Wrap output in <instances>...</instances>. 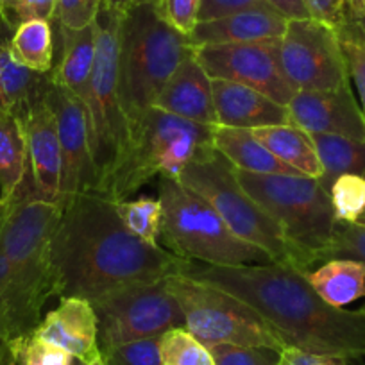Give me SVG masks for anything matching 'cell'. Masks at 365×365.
<instances>
[{
    "mask_svg": "<svg viewBox=\"0 0 365 365\" xmlns=\"http://www.w3.org/2000/svg\"><path fill=\"white\" fill-rule=\"evenodd\" d=\"M52 237L59 297L96 301L115 290L181 274L190 259L140 240L122 224L117 202L84 192L63 202Z\"/></svg>",
    "mask_w": 365,
    "mask_h": 365,
    "instance_id": "cell-1",
    "label": "cell"
},
{
    "mask_svg": "<svg viewBox=\"0 0 365 365\" xmlns=\"http://www.w3.org/2000/svg\"><path fill=\"white\" fill-rule=\"evenodd\" d=\"M182 276L233 294L255 308L287 347L324 356L365 358V314L326 303L307 272L292 267H219L188 262Z\"/></svg>",
    "mask_w": 365,
    "mask_h": 365,
    "instance_id": "cell-2",
    "label": "cell"
},
{
    "mask_svg": "<svg viewBox=\"0 0 365 365\" xmlns=\"http://www.w3.org/2000/svg\"><path fill=\"white\" fill-rule=\"evenodd\" d=\"M63 206L40 199L31 172L9 201H0V237L11 270L9 342L33 335L51 297H59L52 237Z\"/></svg>",
    "mask_w": 365,
    "mask_h": 365,
    "instance_id": "cell-3",
    "label": "cell"
},
{
    "mask_svg": "<svg viewBox=\"0 0 365 365\" xmlns=\"http://www.w3.org/2000/svg\"><path fill=\"white\" fill-rule=\"evenodd\" d=\"M179 182L205 199L240 240L262 249L272 263L301 272L314 269L310 256L289 240L269 213L244 190L235 167L210 143L201 145L179 175Z\"/></svg>",
    "mask_w": 365,
    "mask_h": 365,
    "instance_id": "cell-4",
    "label": "cell"
},
{
    "mask_svg": "<svg viewBox=\"0 0 365 365\" xmlns=\"http://www.w3.org/2000/svg\"><path fill=\"white\" fill-rule=\"evenodd\" d=\"M194 45L178 33L150 4H135L124 13L120 27L118 77L125 117L131 129L153 108L160 91Z\"/></svg>",
    "mask_w": 365,
    "mask_h": 365,
    "instance_id": "cell-5",
    "label": "cell"
},
{
    "mask_svg": "<svg viewBox=\"0 0 365 365\" xmlns=\"http://www.w3.org/2000/svg\"><path fill=\"white\" fill-rule=\"evenodd\" d=\"M124 13L101 6L96 27V65L83 104L88 118L96 192L101 194L129 145V124L120 96L118 54Z\"/></svg>",
    "mask_w": 365,
    "mask_h": 365,
    "instance_id": "cell-6",
    "label": "cell"
},
{
    "mask_svg": "<svg viewBox=\"0 0 365 365\" xmlns=\"http://www.w3.org/2000/svg\"><path fill=\"white\" fill-rule=\"evenodd\" d=\"M210 136L212 125L195 124L150 108L133 125L124 158L101 194L122 202L150 179H179L199 147L210 143Z\"/></svg>",
    "mask_w": 365,
    "mask_h": 365,
    "instance_id": "cell-7",
    "label": "cell"
},
{
    "mask_svg": "<svg viewBox=\"0 0 365 365\" xmlns=\"http://www.w3.org/2000/svg\"><path fill=\"white\" fill-rule=\"evenodd\" d=\"M161 238L165 247L190 262L219 267L267 265L272 259L231 233L215 210L182 187L179 179H160Z\"/></svg>",
    "mask_w": 365,
    "mask_h": 365,
    "instance_id": "cell-8",
    "label": "cell"
},
{
    "mask_svg": "<svg viewBox=\"0 0 365 365\" xmlns=\"http://www.w3.org/2000/svg\"><path fill=\"white\" fill-rule=\"evenodd\" d=\"M235 172L244 190L317 267L315 255L339 226L328 188L308 175L251 174L237 168Z\"/></svg>",
    "mask_w": 365,
    "mask_h": 365,
    "instance_id": "cell-9",
    "label": "cell"
},
{
    "mask_svg": "<svg viewBox=\"0 0 365 365\" xmlns=\"http://www.w3.org/2000/svg\"><path fill=\"white\" fill-rule=\"evenodd\" d=\"M167 287L185 315V328L206 347H270L283 351L285 342L252 307L233 294L195 282L182 274L167 278Z\"/></svg>",
    "mask_w": 365,
    "mask_h": 365,
    "instance_id": "cell-10",
    "label": "cell"
},
{
    "mask_svg": "<svg viewBox=\"0 0 365 365\" xmlns=\"http://www.w3.org/2000/svg\"><path fill=\"white\" fill-rule=\"evenodd\" d=\"M90 303L97 315L101 353L185 326V315L167 279L115 290Z\"/></svg>",
    "mask_w": 365,
    "mask_h": 365,
    "instance_id": "cell-11",
    "label": "cell"
},
{
    "mask_svg": "<svg viewBox=\"0 0 365 365\" xmlns=\"http://www.w3.org/2000/svg\"><path fill=\"white\" fill-rule=\"evenodd\" d=\"M279 61L296 91L335 90L349 83L336 29L314 19L289 20L279 40Z\"/></svg>",
    "mask_w": 365,
    "mask_h": 365,
    "instance_id": "cell-12",
    "label": "cell"
},
{
    "mask_svg": "<svg viewBox=\"0 0 365 365\" xmlns=\"http://www.w3.org/2000/svg\"><path fill=\"white\" fill-rule=\"evenodd\" d=\"M279 40L199 45L194 47V58L212 79L244 84L289 106L296 90L282 68Z\"/></svg>",
    "mask_w": 365,
    "mask_h": 365,
    "instance_id": "cell-13",
    "label": "cell"
},
{
    "mask_svg": "<svg viewBox=\"0 0 365 365\" xmlns=\"http://www.w3.org/2000/svg\"><path fill=\"white\" fill-rule=\"evenodd\" d=\"M47 104L56 118L61 149V195L59 205L84 192H96V170L91 158L88 118L79 97L51 84Z\"/></svg>",
    "mask_w": 365,
    "mask_h": 365,
    "instance_id": "cell-14",
    "label": "cell"
},
{
    "mask_svg": "<svg viewBox=\"0 0 365 365\" xmlns=\"http://www.w3.org/2000/svg\"><path fill=\"white\" fill-rule=\"evenodd\" d=\"M290 122L307 133L365 142V120L349 83L335 90L296 91L287 106Z\"/></svg>",
    "mask_w": 365,
    "mask_h": 365,
    "instance_id": "cell-15",
    "label": "cell"
},
{
    "mask_svg": "<svg viewBox=\"0 0 365 365\" xmlns=\"http://www.w3.org/2000/svg\"><path fill=\"white\" fill-rule=\"evenodd\" d=\"M33 336L63 347L83 364H101L97 315L93 304L83 297H59L58 308L41 319Z\"/></svg>",
    "mask_w": 365,
    "mask_h": 365,
    "instance_id": "cell-16",
    "label": "cell"
},
{
    "mask_svg": "<svg viewBox=\"0 0 365 365\" xmlns=\"http://www.w3.org/2000/svg\"><path fill=\"white\" fill-rule=\"evenodd\" d=\"M27 140L29 172L40 199L59 202L61 195V149L58 128L47 99L34 104L22 118Z\"/></svg>",
    "mask_w": 365,
    "mask_h": 365,
    "instance_id": "cell-17",
    "label": "cell"
},
{
    "mask_svg": "<svg viewBox=\"0 0 365 365\" xmlns=\"http://www.w3.org/2000/svg\"><path fill=\"white\" fill-rule=\"evenodd\" d=\"M153 108L195 124H217L212 77L199 65L194 54L188 56L172 73Z\"/></svg>",
    "mask_w": 365,
    "mask_h": 365,
    "instance_id": "cell-18",
    "label": "cell"
},
{
    "mask_svg": "<svg viewBox=\"0 0 365 365\" xmlns=\"http://www.w3.org/2000/svg\"><path fill=\"white\" fill-rule=\"evenodd\" d=\"M289 20L267 4L240 9L212 20H201L188 40L194 47L217 43H245V41L279 40L285 34Z\"/></svg>",
    "mask_w": 365,
    "mask_h": 365,
    "instance_id": "cell-19",
    "label": "cell"
},
{
    "mask_svg": "<svg viewBox=\"0 0 365 365\" xmlns=\"http://www.w3.org/2000/svg\"><path fill=\"white\" fill-rule=\"evenodd\" d=\"M212 91L219 125L258 129L265 125L292 124L287 106L244 84L212 79Z\"/></svg>",
    "mask_w": 365,
    "mask_h": 365,
    "instance_id": "cell-20",
    "label": "cell"
},
{
    "mask_svg": "<svg viewBox=\"0 0 365 365\" xmlns=\"http://www.w3.org/2000/svg\"><path fill=\"white\" fill-rule=\"evenodd\" d=\"M59 29H61V56L54 63L51 72L52 83L59 88H65L83 101L96 65V27L91 24L79 31L65 29V27Z\"/></svg>",
    "mask_w": 365,
    "mask_h": 365,
    "instance_id": "cell-21",
    "label": "cell"
},
{
    "mask_svg": "<svg viewBox=\"0 0 365 365\" xmlns=\"http://www.w3.org/2000/svg\"><path fill=\"white\" fill-rule=\"evenodd\" d=\"M51 73L26 68L13 58L9 41L0 40V108L22 120L34 104L47 97Z\"/></svg>",
    "mask_w": 365,
    "mask_h": 365,
    "instance_id": "cell-22",
    "label": "cell"
},
{
    "mask_svg": "<svg viewBox=\"0 0 365 365\" xmlns=\"http://www.w3.org/2000/svg\"><path fill=\"white\" fill-rule=\"evenodd\" d=\"M210 145L222 154L237 170L251 174H297L274 156L252 135L251 129L212 125Z\"/></svg>",
    "mask_w": 365,
    "mask_h": 365,
    "instance_id": "cell-23",
    "label": "cell"
},
{
    "mask_svg": "<svg viewBox=\"0 0 365 365\" xmlns=\"http://www.w3.org/2000/svg\"><path fill=\"white\" fill-rule=\"evenodd\" d=\"M259 143L297 174L321 179L322 167L310 133L294 124L251 129Z\"/></svg>",
    "mask_w": 365,
    "mask_h": 365,
    "instance_id": "cell-24",
    "label": "cell"
},
{
    "mask_svg": "<svg viewBox=\"0 0 365 365\" xmlns=\"http://www.w3.org/2000/svg\"><path fill=\"white\" fill-rule=\"evenodd\" d=\"M307 278L331 307L344 308L365 297V267L351 259H328L307 272Z\"/></svg>",
    "mask_w": 365,
    "mask_h": 365,
    "instance_id": "cell-25",
    "label": "cell"
},
{
    "mask_svg": "<svg viewBox=\"0 0 365 365\" xmlns=\"http://www.w3.org/2000/svg\"><path fill=\"white\" fill-rule=\"evenodd\" d=\"M29 174L26 129L16 115L0 108V201H9Z\"/></svg>",
    "mask_w": 365,
    "mask_h": 365,
    "instance_id": "cell-26",
    "label": "cell"
},
{
    "mask_svg": "<svg viewBox=\"0 0 365 365\" xmlns=\"http://www.w3.org/2000/svg\"><path fill=\"white\" fill-rule=\"evenodd\" d=\"M310 136L322 167V175L319 181L328 190L333 181L344 174H356L365 178V142L339 135H321V133H314Z\"/></svg>",
    "mask_w": 365,
    "mask_h": 365,
    "instance_id": "cell-27",
    "label": "cell"
},
{
    "mask_svg": "<svg viewBox=\"0 0 365 365\" xmlns=\"http://www.w3.org/2000/svg\"><path fill=\"white\" fill-rule=\"evenodd\" d=\"M9 51L26 68L38 73H51L56 61L52 22L27 20L19 24L9 38Z\"/></svg>",
    "mask_w": 365,
    "mask_h": 365,
    "instance_id": "cell-28",
    "label": "cell"
},
{
    "mask_svg": "<svg viewBox=\"0 0 365 365\" xmlns=\"http://www.w3.org/2000/svg\"><path fill=\"white\" fill-rule=\"evenodd\" d=\"M336 34L346 58L349 81L354 84L358 106L365 120V22L349 15L342 26L336 27Z\"/></svg>",
    "mask_w": 365,
    "mask_h": 365,
    "instance_id": "cell-29",
    "label": "cell"
},
{
    "mask_svg": "<svg viewBox=\"0 0 365 365\" xmlns=\"http://www.w3.org/2000/svg\"><path fill=\"white\" fill-rule=\"evenodd\" d=\"M122 224L140 240L158 245L161 238V202L156 197H138L117 202Z\"/></svg>",
    "mask_w": 365,
    "mask_h": 365,
    "instance_id": "cell-30",
    "label": "cell"
},
{
    "mask_svg": "<svg viewBox=\"0 0 365 365\" xmlns=\"http://www.w3.org/2000/svg\"><path fill=\"white\" fill-rule=\"evenodd\" d=\"M163 365H215L210 347L199 342L185 326L168 329L160 336Z\"/></svg>",
    "mask_w": 365,
    "mask_h": 365,
    "instance_id": "cell-31",
    "label": "cell"
},
{
    "mask_svg": "<svg viewBox=\"0 0 365 365\" xmlns=\"http://www.w3.org/2000/svg\"><path fill=\"white\" fill-rule=\"evenodd\" d=\"M333 212L336 222H358L365 210V178L356 174H344L329 187Z\"/></svg>",
    "mask_w": 365,
    "mask_h": 365,
    "instance_id": "cell-32",
    "label": "cell"
},
{
    "mask_svg": "<svg viewBox=\"0 0 365 365\" xmlns=\"http://www.w3.org/2000/svg\"><path fill=\"white\" fill-rule=\"evenodd\" d=\"M328 259H351L365 267V224L339 222L328 244L315 255V265Z\"/></svg>",
    "mask_w": 365,
    "mask_h": 365,
    "instance_id": "cell-33",
    "label": "cell"
},
{
    "mask_svg": "<svg viewBox=\"0 0 365 365\" xmlns=\"http://www.w3.org/2000/svg\"><path fill=\"white\" fill-rule=\"evenodd\" d=\"M101 365H163L160 336L135 340L101 353Z\"/></svg>",
    "mask_w": 365,
    "mask_h": 365,
    "instance_id": "cell-34",
    "label": "cell"
},
{
    "mask_svg": "<svg viewBox=\"0 0 365 365\" xmlns=\"http://www.w3.org/2000/svg\"><path fill=\"white\" fill-rule=\"evenodd\" d=\"M215 365H279L282 351L270 347H251L233 346V344H220L210 347Z\"/></svg>",
    "mask_w": 365,
    "mask_h": 365,
    "instance_id": "cell-35",
    "label": "cell"
},
{
    "mask_svg": "<svg viewBox=\"0 0 365 365\" xmlns=\"http://www.w3.org/2000/svg\"><path fill=\"white\" fill-rule=\"evenodd\" d=\"M202 0H160L156 6L161 19L178 33L190 36L199 22Z\"/></svg>",
    "mask_w": 365,
    "mask_h": 365,
    "instance_id": "cell-36",
    "label": "cell"
},
{
    "mask_svg": "<svg viewBox=\"0 0 365 365\" xmlns=\"http://www.w3.org/2000/svg\"><path fill=\"white\" fill-rule=\"evenodd\" d=\"M103 0H58L56 22L65 29L79 31L96 22Z\"/></svg>",
    "mask_w": 365,
    "mask_h": 365,
    "instance_id": "cell-37",
    "label": "cell"
},
{
    "mask_svg": "<svg viewBox=\"0 0 365 365\" xmlns=\"http://www.w3.org/2000/svg\"><path fill=\"white\" fill-rule=\"evenodd\" d=\"M58 0H16L9 13V22L13 31L16 26L27 20H47L52 22L56 19Z\"/></svg>",
    "mask_w": 365,
    "mask_h": 365,
    "instance_id": "cell-38",
    "label": "cell"
},
{
    "mask_svg": "<svg viewBox=\"0 0 365 365\" xmlns=\"http://www.w3.org/2000/svg\"><path fill=\"white\" fill-rule=\"evenodd\" d=\"M308 13L317 22L336 29L349 16L346 0H304Z\"/></svg>",
    "mask_w": 365,
    "mask_h": 365,
    "instance_id": "cell-39",
    "label": "cell"
},
{
    "mask_svg": "<svg viewBox=\"0 0 365 365\" xmlns=\"http://www.w3.org/2000/svg\"><path fill=\"white\" fill-rule=\"evenodd\" d=\"M349 358L339 356H324V354H312L307 351H301L297 347H285L282 351V360L279 365H353Z\"/></svg>",
    "mask_w": 365,
    "mask_h": 365,
    "instance_id": "cell-40",
    "label": "cell"
},
{
    "mask_svg": "<svg viewBox=\"0 0 365 365\" xmlns=\"http://www.w3.org/2000/svg\"><path fill=\"white\" fill-rule=\"evenodd\" d=\"M263 0H202L201 13H199V22L201 20L219 19V16L230 15V13L240 11V9L263 6Z\"/></svg>",
    "mask_w": 365,
    "mask_h": 365,
    "instance_id": "cell-41",
    "label": "cell"
},
{
    "mask_svg": "<svg viewBox=\"0 0 365 365\" xmlns=\"http://www.w3.org/2000/svg\"><path fill=\"white\" fill-rule=\"evenodd\" d=\"M263 2L269 8H272L276 13L285 16L287 20L312 19L307 9V4H304V0H263Z\"/></svg>",
    "mask_w": 365,
    "mask_h": 365,
    "instance_id": "cell-42",
    "label": "cell"
},
{
    "mask_svg": "<svg viewBox=\"0 0 365 365\" xmlns=\"http://www.w3.org/2000/svg\"><path fill=\"white\" fill-rule=\"evenodd\" d=\"M11 344L16 351V361H19V365H43L40 354V346H38V340L33 335Z\"/></svg>",
    "mask_w": 365,
    "mask_h": 365,
    "instance_id": "cell-43",
    "label": "cell"
},
{
    "mask_svg": "<svg viewBox=\"0 0 365 365\" xmlns=\"http://www.w3.org/2000/svg\"><path fill=\"white\" fill-rule=\"evenodd\" d=\"M34 339H36V336H34ZM38 346H40V354H41V361H43V365L72 364L73 356L68 353V351L63 349V347L54 346V344H48V342H41V340H38Z\"/></svg>",
    "mask_w": 365,
    "mask_h": 365,
    "instance_id": "cell-44",
    "label": "cell"
},
{
    "mask_svg": "<svg viewBox=\"0 0 365 365\" xmlns=\"http://www.w3.org/2000/svg\"><path fill=\"white\" fill-rule=\"evenodd\" d=\"M0 365H19L13 344H0Z\"/></svg>",
    "mask_w": 365,
    "mask_h": 365,
    "instance_id": "cell-45",
    "label": "cell"
},
{
    "mask_svg": "<svg viewBox=\"0 0 365 365\" xmlns=\"http://www.w3.org/2000/svg\"><path fill=\"white\" fill-rule=\"evenodd\" d=\"M347 11L353 19L364 20L365 22V0H346Z\"/></svg>",
    "mask_w": 365,
    "mask_h": 365,
    "instance_id": "cell-46",
    "label": "cell"
},
{
    "mask_svg": "<svg viewBox=\"0 0 365 365\" xmlns=\"http://www.w3.org/2000/svg\"><path fill=\"white\" fill-rule=\"evenodd\" d=\"M103 6L115 9V11L125 13L133 6V0H103Z\"/></svg>",
    "mask_w": 365,
    "mask_h": 365,
    "instance_id": "cell-47",
    "label": "cell"
},
{
    "mask_svg": "<svg viewBox=\"0 0 365 365\" xmlns=\"http://www.w3.org/2000/svg\"><path fill=\"white\" fill-rule=\"evenodd\" d=\"M16 0H0V19L8 27H11V22H9V13H11L13 4Z\"/></svg>",
    "mask_w": 365,
    "mask_h": 365,
    "instance_id": "cell-48",
    "label": "cell"
},
{
    "mask_svg": "<svg viewBox=\"0 0 365 365\" xmlns=\"http://www.w3.org/2000/svg\"><path fill=\"white\" fill-rule=\"evenodd\" d=\"M135 4H150L156 8V6L160 4V0H133V6Z\"/></svg>",
    "mask_w": 365,
    "mask_h": 365,
    "instance_id": "cell-49",
    "label": "cell"
},
{
    "mask_svg": "<svg viewBox=\"0 0 365 365\" xmlns=\"http://www.w3.org/2000/svg\"><path fill=\"white\" fill-rule=\"evenodd\" d=\"M70 365H86V364H83V361H81V360H77V358H73L72 364H70Z\"/></svg>",
    "mask_w": 365,
    "mask_h": 365,
    "instance_id": "cell-50",
    "label": "cell"
},
{
    "mask_svg": "<svg viewBox=\"0 0 365 365\" xmlns=\"http://www.w3.org/2000/svg\"><path fill=\"white\" fill-rule=\"evenodd\" d=\"M358 222H360V224H365V210H364V213H361L360 219H358Z\"/></svg>",
    "mask_w": 365,
    "mask_h": 365,
    "instance_id": "cell-51",
    "label": "cell"
},
{
    "mask_svg": "<svg viewBox=\"0 0 365 365\" xmlns=\"http://www.w3.org/2000/svg\"><path fill=\"white\" fill-rule=\"evenodd\" d=\"M360 310H361V312H364V314H365V304H364V307H361V308H360Z\"/></svg>",
    "mask_w": 365,
    "mask_h": 365,
    "instance_id": "cell-52",
    "label": "cell"
},
{
    "mask_svg": "<svg viewBox=\"0 0 365 365\" xmlns=\"http://www.w3.org/2000/svg\"><path fill=\"white\" fill-rule=\"evenodd\" d=\"M0 344H4V342H2V339H0Z\"/></svg>",
    "mask_w": 365,
    "mask_h": 365,
    "instance_id": "cell-53",
    "label": "cell"
},
{
    "mask_svg": "<svg viewBox=\"0 0 365 365\" xmlns=\"http://www.w3.org/2000/svg\"><path fill=\"white\" fill-rule=\"evenodd\" d=\"M97 365H101V364H97Z\"/></svg>",
    "mask_w": 365,
    "mask_h": 365,
    "instance_id": "cell-54",
    "label": "cell"
}]
</instances>
